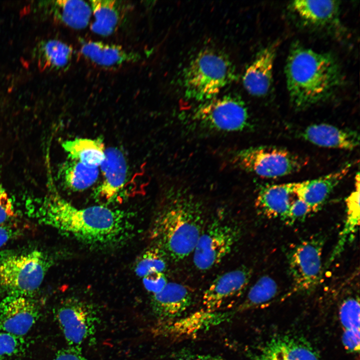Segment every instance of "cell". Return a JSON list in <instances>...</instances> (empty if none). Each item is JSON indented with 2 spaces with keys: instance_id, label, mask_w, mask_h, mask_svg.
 <instances>
[{
  "instance_id": "6da1fadb",
  "label": "cell",
  "mask_w": 360,
  "mask_h": 360,
  "mask_svg": "<svg viewBox=\"0 0 360 360\" xmlns=\"http://www.w3.org/2000/svg\"><path fill=\"white\" fill-rule=\"evenodd\" d=\"M49 184L48 192L30 212L40 224L94 247L112 246L128 236L132 226L124 212L104 206L76 207L60 196L52 182Z\"/></svg>"
},
{
  "instance_id": "7a4b0ae2",
  "label": "cell",
  "mask_w": 360,
  "mask_h": 360,
  "mask_svg": "<svg viewBox=\"0 0 360 360\" xmlns=\"http://www.w3.org/2000/svg\"><path fill=\"white\" fill-rule=\"evenodd\" d=\"M284 69L290 102L296 110L326 100L342 80L341 69L334 56L299 44L290 49Z\"/></svg>"
},
{
  "instance_id": "3957f363",
  "label": "cell",
  "mask_w": 360,
  "mask_h": 360,
  "mask_svg": "<svg viewBox=\"0 0 360 360\" xmlns=\"http://www.w3.org/2000/svg\"><path fill=\"white\" fill-rule=\"evenodd\" d=\"M204 224L199 202L184 190L172 189L157 217L154 236L165 254L179 261L192 253Z\"/></svg>"
},
{
  "instance_id": "277c9868",
  "label": "cell",
  "mask_w": 360,
  "mask_h": 360,
  "mask_svg": "<svg viewBox=\"0 0 360 360\" xmlns=\"http://www.w3.org/2000/svg\"><path fill=\"white\" fill-rule=\"evenodd\" d=\"M234 67L223 52L212 48L200 51L183 74L185 96L202 102L214 97L235 78Z\"/></svg>"
},
{
  "instance_id": "5b68a950",
  "label": "cell",
  "mask_w": 360,
  "mask_h": 360,
  "mask_svg": "<svg viewBox=\"0 0 360 360\" xmlns=\"http://www.w3.org/2000/svg\"><path fill=\"white\" fill-rule=\"evenodd\" d=\"M52 264L36 250L0 253V294L28 296L40 286Z\"/></svg>"
},
{
  "instance_id": "8992f818",
  "label": "cell",
  "mask_w": 360,
  "mask_h": 360,
  "mask_svg": "<svg viewBox=\"0 0 360 360\" xmlns=\"http://www.w3.org/2000/svg\"><path fill=\"white\" fill-rule=\"evenodd\" d=\"M233 162L243 170L264 178H276L300 172L308 160L286 149L259 146L236 152Z\"/></svg>"
},
{
  "instance_id": "52a82bcc",
  "label": "cell",
  "mask_w": 360,
  "mask_h": 360,
  "mask_svg": "<svg viewBox=\"0 0 360 360\" xmlns=\"http://www.w3.org/2000/svg\"><path fill=\"white\" fill-rule=\"evenodd\" d=\"M193 119L206 128L232 132L247 128L250 117L244 101L230 94L202 102L194 110Z\"/></svg>"
},
{
  "instance_id": "ba28073f",
  "label": "cell",
  "mask_w": 360,
  "mask_h": 360,
  "mask_svg": "<svg viewBox=\"0 0 360 360\" xmlns=\"http://www.w3.org/2000/svg\"><path fill=\"white\" fill-rule=\"evenodd\" d=\"M240 228L236 224L216 219L204 229L193 250V262L199 270H209L228 255L238 240Z\"/></svg>"
},
{
  "instance_id": "9c48e42d",
  "label": "cell",
  "mask_w": 360,
  "mask_h": 360,
  "mask_svg": "<svg viewBox=\"0 0 360 360\" xmlns=\"http://www.w3.org/2000/svg\"><path fill=\"white\" fill-rule=\"evenodd\" d=\"M324 240L315 237L297 244L288 256L292 279L290 294L310 292L320 284L322 277Z\"/></svg>"
},
{
  "instance_id": "30bf717a",
  "label": "cell",
  "mask_w": 360,
  "mask_h": 360,
  "mask_svg": "<svg viewBox=\"0 0 360 360\" xmlns=\"http://www.w3.org/2000/svg\"><path fill=\"white\" fill-rule=\"evenodd\" d=\"M57 320L70 346L80 347L94 335L96 315L90 306L76 298L66 300L56 314Z\"/></svg>"
},
{
  "instance_id": "8fae6325",
  "label": "cell",
  "mask_w": 360,
  "mask_h": 360,
  "mask_svg": "<svg viewBox=\"0 0 360 360\" xmlns=\"http://www.w3.org/2000/svg\"><path fill=\"white\" fill-rule=\"evenodd\" d=\"M252 273L250 268L242 266L218 276L204 292L205 310L216 311L240 296L250 282Z\"/></svg>"
},
{
  "instance_id": "7c38bea8",
  "label": "cell",
  "mask_w": 360,
  "mask_h": 360,
  "mask_svg": "<svg viewBox=\"0 0 360 360\" xmlns=\"http://www.w3.org/2000/svg\"><path fill=\"white\" fill-rule=\"evenodd\" d=\"M39 316L38 307L28 296H6L0 302V330L22 337Z\"/></svg>"
},
{
  "instance_id": "4fadbf2b",
  "label": "cell",
  "mask_w": 360,
  "mask_h": 360,
  "mask_svg": "<svg viewBox=\"0 0 360 360\" xmlns=\"http://www.w3.org/2000/svg\"><path fill=\"white\" fill-rule=\"evenodd\" d=\"M102 180L95 191V196L106 202H112L122 190L128 174L126 157L118 148L106 150L105 158L100 164Z\"/></svg>"
},
{
  "instance_id": "5bb4252c",
  "label": "cell",
  "mask_w": 360,
  "mask_h": 360,
  "mask_svg": "<svg viewBox=\"0 0 360 360\" xmlns=\"http://www.w3.org/2000/svg\"><path fill=\"white\" fill-rule=\"evenodd\" d=\"M278 46L276 42L261 50L245 70L243 84L251 95L260 97L268 93L273 82V68Z\"/></svg>"
},
{
  "instance_id": "9a60e30c",
  "label": "cell",
  "mask_w": 360,
  "mask_h": 360,
  "mask_svg": "<svg viewBox=\"0 0 360 360\" xmlns=\"http://www.w3.org/2000/svg\"><path fill=\"white\" fill-rule=\"evenodd\" d=\"M351 166V164H348L324 176L295 182L294 192L296 196L306 204L310 212H318L334 188L348 173Z\"/></svg>"
},
{
  "instance_id": "2e32d148",
  "label": "cell",
  "mask_w": 360,
  "mask_h": 360,
  "mask_svg": "<svg viewBox=\"0 0 360 360\" xmlns=\"http://www.w3.org/2000/svg\"><path fill=\"white\" fill-rule=\"evenodd\" d=\"M298 136L322 148L352 150L360 144L358 132L325 123L308 126L298 132Z\"/></svg>"
},
{
  "instance_id": "e0dca14e",
  "label": "cell",
  "mask_w": 360,
  "mask_h": 360,
  "mask_svg": "<svg viewBox=\"0 0 360 360\" xmlns=\"http://www.w3.org/2000/svg\"><path fill=\"white\" fill-rule=\"evenodd\" d=\"M256 360H320L315 349L306 340L284 335L272 338Z\"/></svg>"
},
{
  "instance_id": "ac0fdd59",
  "label": "cell",
  "mask_w": 360,
  "mask_h": 360,
  "mask_svg": "<svg viewBox=\"0 0 360 360\" xmlns=\"http://www.w3.org/2000/svg\"><path fill=\"white\" fill-rule=\"evenodd\" d=\"M80 52L89 61L104 68H114L139 61L140 54L120 46L90 40L82 44Z\"/></svg>"
},
{
  "instance_id": "d6986e66",
  "label": "cell",
  "mask_w": 360,
  "mask_h": 360,
  "mask_svg": "<svg viewBox=\"0 0 360 360\" xmlns=\"http://www.w3.org/2000/svg\"><path fill=\"white\" fill-rule=\"evenodd\" d=\"M295 182L266 185L258 191L256 208L259 213L270 218H285L294 200Z\"/></svg>"
},
{
  "instance_id": "ffe728a7",
  "label": "cell",
  "mask_w": 360,
  "mask_h": 360,
  "mask_svg": "<svg viewBox=\"0 0 360 360\" xmlns=\"http://www.w3.org/2000/svg\"><path fill=\"white\" fill-rule=\"evenodd\" d=\"M192 300V292L186 286L170 282L162 290L152 294V307L160 318H173L186 310Z\"/></svg>"
},
{
  "instance_id": "44dd1931",
  "label": "cell",
  "mask_w": 360,
  "mask_h": 360,
  "mask_svg": "<svg viewBox=\"0 0 360 360\" xmlns=\"http://www.w3.org/2000/svg\"><path fill=\"white\" fill-rule=\"evenodd\" d=\"M42 8L52 18L76 30L86 28L90 22V3L81 0H58L44 2Z\"/></svg>"
},
{
  "instance_id": "7402d4cb",
  "label": "cell",
  "mask_w": 360,
  "mask_h": 360,
  "mask_svg": "<svg viewBox=\"0 0 360 360\" xmlns=\"http://www.w3.org/2000/svg\"><path fill=\"white\" fill-rule=\"evenodd\" d=\"M93 20L90 22L91 30L102 36H108L119 27L128 8L124 1L114 0H91L89 1Z\"/></svg>"
},
{
  "instance_id": "603a6c76",
  "label": "cell",
  "mask_w": 360,
  "mask_h": 360,
  "mask_svg": "<svg viewBox=\"0 0 360 360\" xmlns=\"http://www.w3.org/2000/svg\"><path fill=\"white\" fill-rule=\"evenodd\" d=\"M290 7L300 18L314 26H330L338 20V1L298 0L292 2Z\"/></svg>"
},
{
  "instance_id": "cb8c5ba5",
  "label": "cell",
  "mask_w": 360,
  "mask_h": 360,
  "mask_svg": "<svg viewBox=\"0 0 360 360\" xmlns=\"http://www.w3.org/2000/svg\"><path fill=\"white\" fill-rule=\"evenodd\" d=\"M62 146L69 160L90 168H98L105 158V147L100 138H76L64 141Z\"/></svg>"
},
{
  "instance_id": "d4e9b609",
  "label": "cell",
  "mask_w": 360,
  "mask_h": 360,
  "mask_svg": "<svg viewBox=\"0 0 360 360\" xmlns=\"http://www.w3.org/2000/svg\"><path fill=\"white\" fill-rule=\"evenodd\" d=\"M339 316L343 329L342 341L344 348L350 352L360 350L359 298L350 296L342 302Z\"/></svg>"
},
{
  "instance_id": "484cf974",
  "label": "cell",
  "mask_w": 360,
  "mask_h": 360,
  "mask_svg": "<svg viewBox=\"0 0 360 360\" xmlns=\"http://www.w3.org/2000/svg\"><path fill=\"white\" fill-rule=\"evenodd\" d=\"M355 189L346 199V218L343 228L340 231L336 246L329 258L330 263L343 252L346 244L352 240L360 225V174L358 172L355 180Z\"/></svg>"
},
{
  "instance_id": "4316f807",
  "label": "cell",
  "mask_w": 360,
  "mask_h": 360,
  "mask_svg": "<svg viewBox=\"0 0 360 360\" xmlns=\"http://www.w3.org/2000/svg\"><path fill=\"white\" fill-rule=\"evenodd\" d=\"M72 48L58 40L50 39L39 44L36 56L44 68L60 70L66 68L73 56Z\"/></svg>"
},
{
  "instance_id": "83f0119b",
  "label": "cell",
  "mask_w": 360,
  "mask_h": 360,
  "mask_svg": "<svg viewBox=\"0 0 360 360\" xmlns=\"http://www.w3.org/2000/svg\"><path fill=\"white\" fill-rule=\"evenodd\" d=\"M62 167V179L65 186L73 192H80L88 189L97 180L98 168L88 167L82 164L70 160Z\"/></svg>"
},
{
  "instance_id": "f1b7e54d",
  "label": "cell",
  "mask_w": 360,
  "mask_h": 360,
  "mask_svg": "<svg viewBox=\"0 0 360 360\" xmlns=\"http://www.w3.org/2000/svg\"><path fill=\"white\" fill-rule=\"evenodd\" d=\"M278 292L275 280L268 275L262 276L251 286L237 310L244 311L268 304L274 299Z\"/></svg>"
},
{
  "instance_id": "f546056e",
  "label": "cell",
  "mask_w": 360,
  "mask_h": 360,
  "mask_svg": "<svg viewBox=\"0 0 360 360\" xmlns=\"http://www.w3.org/2000/svg\"><path fill=\"white\" fill-rule=\"evenodd\" d=\"M165 254L160 248H151L140 256L136 266V272L143 278L154 272H164L166 268Z\"/></svg>"
},
{
  "instance_id": "4dcf8cb0",
  "label": "cell",
  "mask_w": 360,
  "mask_h": 360,
  "mask_svg": "<svg viewBox=\"0 0 360 360\" xmlns=\"http://www.w3.org/2000/svg\"><path fill=\"white\" fill-rule=\"evenodd\" d=\"M22 337L0 330V357L19 352L23 347Z\"/></svg>"
},
{
  "instance_id": "1f68e13d",
  "label": "cell",
  "mask_w": 360,
  "mask_h": 360,
  "mask_svg": "<svg viewBox=\"0 0 360 360\" xmlns=\"http://www.w3.org/2000/svg\"><path fill=\"white\" fill-rule=\"evenodd\" d=\"M16 216L12 200L0 182V226L6 224Z\"/></svg>"
},
{
  "instance_id": "d6a6232c",
  "label": "cell",
  "mask_w": 360,
  "mask_h": 360,
  "mask_svg": "<svg viewBox=\"0 0 360 360\" xmlns=\"http://www.w3.org/2000/svg\"><path fill=\"white\" fill-rule=\"evenodd\" d=\"M310 212L308 206L302 200L296 197L294 199L284 221L292 224L298 220H302Z\"/></svg>"
},
{
  "instance_id": "836d02e7",
  "label": "cell",
  "mask_w": 360,
  "mask_h": 360,
  "mask_svg": "<svg viewBox=\"0 0 360 360\" xmlns=\"http://www.w3.org/2000/svg\"><path fill=\"white\" fill-rule=\"evenodd\" d=\"M142 278L145 288L152 294L162 290L168 282L164 272H152Z\"/></svg>"
},
{
  "instance_id": "e575fe53",
  "label": "cell",
  "mask_w": 360,
  "mask_h": 360,
  "mask_svg": "<svg viewBox=\"0 0 360 360\" xmlns=\"http://www.w3.org/2000/svg\"><path fill=\"white\" fill-rule=\"evenodd\" d=\"M54 360H87L80 347L70 346L62 349L56 354Z\"/></svg>"
},
{
  "instance_id": "d590c367",
  "label": "cell",
  "mask_w": 360,
  "mask_h": 360,
  "mask_svg": "<svg viewBox=\"0 0 360 360\" xmlns=\"http://www.w3.org/2000/svg\"><path fill=\"white\" fill-rule=\"evenodd\" d=\"M16 228L4 224L0 226V248L18 235Z\"/></svg>"
},
{
  "instance_id": "8d00e7d4",
  "label": "cell",
  "mask_w": 360,
  "mask_h": 360,
  "mask_svg": "<svg viewBox=\"0 0 360 360\" xmlns=\"http://www.w3.org/2000/svg\"><path fill=\"white\" fill-rule=\"evenodd\" d=\"M211 360H223L220 358H210Z\"/></svg>"
}]
</instances>
